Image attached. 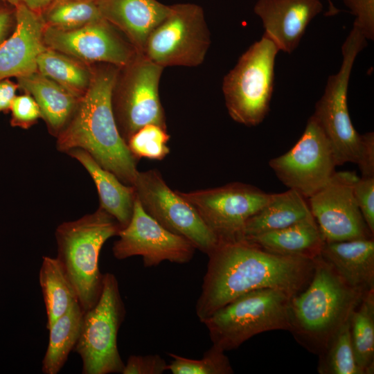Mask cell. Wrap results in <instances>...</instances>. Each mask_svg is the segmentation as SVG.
<instances>
[{"label":"cell","mask_w":374,"mask_h":374,"mask_svg":"<svg viewBox=\"0 0 374 374\" xmlns=\"http://www.w3.org/2000/svg\"><path fill=\"white\" fill-rule=\"evenodd\" d=\"M208 256L195 305L202 323L251 291L271 288L294 296L310 283L315 260L269 253L244 240L219 244Z\"/></svg>","instance_id":"obj_1"},{"label":"cell","mask_w":374,"mask_h":374,"mask_svg":"<svg viewBox=\"0 0 374 374\" xmlns=\"http://www.w3.org/2000/svg\"><path fill=\"white\" fill-rule=\"evenodd\" d=\"M114 65L100 69L91 79L73 116L57 136L58 150L80 148L123 184L132 186L139 173L137 159L121 136L112 97L118 71Z\"/></svg>","instance_id":"obj_2"},{"label":"cell","mask_w":374,"mask_h":374,"mask_svg":"<svg viewBox=\"0 0 374 374\" xmlns=\"http://www.w3.org/2000/svg\"><path fill=\"white\" fill-rule=\"evenodd\" d=\"M364 296L319 256L310 283L290 299V332L300 345L319 355Z\"/></svg>","instance_id":"obj_3"},{"label":"cell","mask_w":374,"mask_h":374,"mask_svg":"<svg viewBox=\"0 0 374 374\" xmlns=\"http://www.w3.org/2000/svg\"><path fill=\"white\" fill-rule=\"evenodd\" d=\"M121 229L118 222L99 207L78 220L62 222L55 230V258L73 285L84 312L96 303L102 291L103 274L98 265L100 250Z\"/></svg>","instance_id":"obj_4"},{"label":"cell","mask_w":374,"mask_h":374,"mask_svg":"<svg viewBox=\"0 0 374 374\" xmlns=\"http://www.w3.org/2000/svg\"><path fill=\"white\" fill-rule=\"evenodd\" d=\"M292 297L271 288L251 291L237 297L203 322L212 345L226 352L260 333L290 331Z\"/></svg>","instance_id":"obj_5"},{"label":"cell","mask_w":374,"mask_h":374,"mask_svg":"<svg viewBox=\"0 0 374 374\" xmlns=\"http://www.w3.org/2000/svg\"><path fill=\"white\" fill-rule=\"evenodd\" d=\"M279 50L265 36L254 42L224 76L222 91L231 118L246 126L259 125L271 99L276 57Z\"/></svg>","instance_id":"obj_6"},{"label":"cell","mask_w":374,"mask_h":374,"mask_svg":"<svg viewBox=\"0 0 374 374\" xmlns=\"http://www.w3.org/2000/svg\"><path fill=\"white\" fill-rule=\"evenodd\" d=\"M367 45L362 32L353 26L341 47L339 71L328 77L324 92L312 115L323 130L334 153L337 166L359 162L364 143L351 122L347 103L349 79L357 55Z\"/></svg>","instance_id":"obj_7"},{"label":"cell","mask_w":374,"mask_h":374,"mask_svg":"<svg viewBox=\"0 0 374 374\" xmlns=\"http://www.w3.org/2000/svg\"><path fill=\"white\" fill-rule=\"evenodd\" d=\"M125 316L117 278L112 273H105L98 301L83 314L73 350L82 359V373H122L125 364L118 349L117 336Z\"/></svg>","instance_id":"obj_8"},{"label":"cell","mask_w":374,"mask_h":374,"mask_svg":"<svg viewBox=\"0 0 374 374\" xmlns=\"http://www.w3.org/2000/svg\"><path fill=\"white\" fill-rule=\"evenodd\" d=\"M211 43L204 9L193 3L170 6L166 17L149 34L143 54L163 67L199 66Z\"/></svg>","instance_id":"obj_9"},{"label":"cell","mask_w":374,"mask_h":374,"mask_svg":"<svg viewBox=\"0 0 374 374\" xmlns=\"http://www.w3.org/2000/svg\"><path fill=\"white\" fill-rule=\"evenodd\" d=\"M125 71L114 85L112 104L116 123L122 138L127 143L131 136L148 124L167 129L159 87L163 68L137 53L134 59L123 66Z\"/></svg>","instance_id":"obj_10"},{"label":"cell","mask_w":374,"mask_h":374,"mask_svg":"<svg viewBox=\"0 0 374 374\" xmlns=\"http://www.w3.org/2000/svg\"><path fill=\"white\" fill-rule=\"evenodd\" d=\"M177 192L194 207L219 244L242 240L246 222L267 204L271 195L241 182Z\"/></svg>","instance_id":"obj_11"},{"label":"cell","mask_w":374,"mask_h":374,"mask_svg":"<svg viewBox=\"0 0 374 374\" xmlns=\"http://www.w3.org/2000/svg\"><path fill=\"white\" fill-rule=\"evenodd\" d=\"M144 211L169 231L209 255L219 244L194 207L172 190L156 169L139 171L132 185Z\"/></svg>","instance_id":"obj_12"},{"label":"cell","mask_w":374,"mask_h":374,"mask_svg":"<svg viewBox=\"0 0 374 374\" xmlns=\"http://www.w3.org/2000/svg\"><path fill=\"white\" fill-rule=\"evenodd\" d=\"M269 165L283 184L306 199L327 184L337 166L331 145L312 116L296 143Z\"/></svg>","instance_id":"obj_13"},{"label":"cell","mask_w":374,"mask_h":374,"mask_svg":"<svg viewBox=\"0 0 374 374\" xmlns=\"http://www.w3.org/2000/svg\"><path fill=\"white\" fill-rule=\"evenodd\" d=\"M354 171L335 172L327 184L310 196L308 206L325 242L374 237L357 204Z\"/></svg>","instance_id":"obj_14"},{"label":"cell","mask_w":374,"mask_h":374,"mask_svg":"<svg viewBox=\"0 0 374 374\" xmlns=\"http://www.w3.org/2000/svg\"><path fill=\"white\" fill-rule=\"evenodd\" d=\"M112 252L118 260L139 256L145 267L163 261L184 264L190 262L195 247L184 238L175 234L149 215L135 199L129 224L119 231Z\"/></svg>","instance_id":"obj_15"},{"label":"cell","mask_w":374,"mask_h":374,"mask_svg":"<svg viewBox=\"0 0 374 374\" xmlns=\"http://www.w3.org/2000/svg\"><path fill=\"white\" fill-rule=\"evenodd\" d=\"M106 20L72 30L45 26L44 42L49 48L89 62H100L123 67L137 54Z\"/></svg>","instance_id":"obj_16"},{"label":"cell","mask_w":374,"mask_h":374,"mask_svg":"<svg viewBox=\"0 0 374 374\" xmlns=\"http://www.w3.org/2000/svg\"><path fill=\"white\" fill-rule=\"evenodd\" d=\"M13 7L15 31L0 45V81L36 72L37 57L47 48L42 14L21 4Z\"/></svg>","instance_id":"obj_17"},{"label":"cell","mask_w":374,"mask_h":374,"mask_svg":"<svg viewBox=\"0 0 374 374\" xmlns=\"http://www.w3.org/2000/svg\"><path fill=\"white\" fill-rule=\"evenodd\" d=\"M323 8L321 0H257L253 11L262 21L263 35L279 51L292 53L308 24Z\"/></svg>","instance_id":"obj_18"},{"label":"cell","mask_w":374,"mask_h":374,"mask_svg":"<svg viewBox=\"0 0 374 374\" xmlns=\"http://www.w3.org/2000/svg\"><path fill=\"white\" fill-rule=\"evenodd\" d=\"M103 18L121 30L143 53L150 32L166 17L170 6L158 0H96Z\"/></svg>","instance_id":"obj_19"},{"label":"cell","mask_w":374,"mask_h":374,"mask_svg":"<svg viewBox=\"0 0 374 374\" xmlns=\"http://www.w3.org/2000/svg\"><path fill=\"white\" fill-rule=\"evenodd\" d=\"M354 290L374 289V239L324 242L320 255Z\"/></svg>","instance_id":"obj_20"},{"label":"cell","mask_w":374,"mask_h":374,"mask_svg":"<svg viewBox=\"0 0 374 374\" xmlns=\"http://www.w3.org/2000/svg\"><path fill=\"white\" fill-rule=\"evenodd\" d=\"M17 78L18 86L35 100L42 117L57 136L73 116L80 98L37 71Z\"/></svg>","instance_id":"obj_21"},{"label":"cell","mask_w":374,"mask_h":374,"mask_svg":"<svg viewBox=\"0 0 374 374\" xmlns=\"http://www.w3.org/2000/svg\"><path fill=\"white\" fill-rule=\"evenodd\" d=\"M87 170L96 186L100 206L125 227L131 220L136 199L133 186L121 182L112 172L100 166L85 150L80 148L66 152Z\"/></svg>","instance_id":"obj_22"},{"label":"cell","mask_w":374,"mask_h":374,"mask_svg":"<svg viewBox=\"0 0 374 374\" xmlns=\"http://www.w3.org/2000/svg\"><path fill=\"white\" fill-rule=\"evenodd\" d=\"M244 240L269 253L311 260L321 255L325 242L314 218Z\"/></svg>","instance_id":"obj_23"},{"label":"cell","mask_w":374,"mask_h":374,"mask_svg":"<svg viewBox=\"0 0 374 374\" xmlns=\"http://www.w3.org/2000/svg\"><path fill=\"white\" fill-rule=\"evenodd\" d=\"M312 218L306 198L299 192L271 193L267 204L246 222L244 239Z\"/></svg>","instance_id":"obj_24"},{"label":"cell","mask_w":374,"mask_h":374,"mask_svg":"<svg viewBox=\"0 0 374 374\" xmlns=\"http://www.w3.org/2000/svg\"><path fill=\"white\" fill-rule=\"evenodd\" d=\"M83 314L75 301L48 329V344L42 363L43 373L57 374L64 366L78 343Z\"/></svg>","instance_id":"obj_25"},{"label":"cell","mask_w":374,"mask_h":374,"mask_svg":"<svg viewBox=\"0 0 374 374\" xmlns=\"http://www.w3.org/2000/svg\"><path fill=\"white\" fill-rule=\"evenodd\" d=\"M46 312V328L78 301L76 291L56 258L44 256L39 272Z\"/></svg>","instance_id":"obj_26"},{"label":"cell","mask_w":374,"mask_h":374,"mask_svg":"<svg viewBox=\"0 0 374 374\" xmlns=\"http://www.w3.org/2000/svg\"><path fill=\"white\" fill-rule=\"evenodd\" d=\"M356 363L362 374L374 373V289L362 297L350 317Z\"/></svg>","instance_id":"obj_27"},{"label":"cell","mask_w":374,"mask_h":374,"mask_svg":"<svg viewBox=\"0 0 374 374\" xmlns=\"http://www.w3.org/2000/svg\"><path fill=\"white\" fill-rule=\"evenodd\" d=\"M37 66L39 73L79 98L86 92L92 76L88 70L73 60L49 48L38 56Z\"/></svg>","instance_id":"obj_28"},{"label":"cell","mask_w":374,"mask_h":374,"mask_svg":"<svg viewBox=\"0 0 374 374\" xmlns=\"http://www.w3.org/2000/svg\"><path fill=\"white\" fill-rule=\"evenodd\" d=\"M46 26L72 30L104 19L96 0H53L41 13Z\"/></svg>","instance_id":"obj_29"},{"label":"cell","mask_w":374,"mask_h":374,"mask_svg":"<svg viewBox=\"0 0 374 374\" xmlns=\"http://www.w3.org/2000/svg\"><path fill=\"white\" fill-rule=\"evenodd\" d=\"M319 357V374H362L355 361L350 318L336 332Z\"/></svg>","instance_id":"obj_30"},{"label":"cell","mask_w":374,"mask_h":374,"mask_svg":"<svg viewBox=\"0 0 374 374\" xmlns=\"http://www.w3.org/2000/svg\"><path fill=\"white\" fill-rule=\"evenodd\" d=\"M172 359L168 371L172 374H232L233 369L225 352L214 345L199 359L168 353Z\"/></svg>","instance_id":"obj_31"},{"label":"cell","mask_w":374,"mask_h":374,"mask_svg":"<svg viewBox=\"0 0 374 374\" xmlns=\"http://www.w3.org/2000/svg\"><path fill=\"white\" fill-rule=\"evenodd\" d=\"M169 139L167 129L157 125L148 124L133 134L127 145L137 160L141 158L162 160L170 153L167 145Z\"/></svg>","instance_id":"obj_32"},{"label":"cell","mask_w":374,"mask_h":374,"mask_svg":"<svg viewBox=\"0 0 374 374\" xmlns=\"http://www.w3.org/2000/svg\"><path fill=\"white\" fill-rule=\"evenodd\" d=\"M353 193L364 221L374 234V176L359 177Z\"/></svg>","instance_id":"obj_33"},{"label":"cell","mask_w":374,"mask_h":374,"mask_svg":"<svg viewBox=\"0 0 374 374\" xmlns=\"http://www.w3.org/2000/svg\"><path fill=\"white\" fill-rule=\"evenodd\" d=\"M10 110L12 114L11 124L23 128L28 127L42 116L37 102L30 94L15 96Z\"/></svg>","instance_id":"obj_34"},{"label":"cell","mask_w":374,"mask_h":374,"mask_svg":"<svg viewBox=\"0 0 374 374\" xmlns=\"http://www.w3.org/2000/svg\"><path fill=\"white\" fill-rule=\"evenodd\" d=\"M345 6L355 17L353 26L366 39L374 38V0H343Z\"/></svg>","instance_id":"obj_35"},{"label":"cell","mask_w":374,"mask_h":374,"mask_svg":"<svg viewBox=\"0 0 374 374\" xmlns=\"http://www.w3.org/2000/svg\"><path fill=\"white\" fill-rule=\"evenodd\" d=\"M168 364L159 355H130L125 364L122 374H162L168 371Z\"/></svg>","instance_id":"obj_36"},{"label":"cell","mask_w":374,"mask_h":374,"mask_svg":"<svg viewBox=\"0 0 374 374\" xmlns=\"http://www.w3.org/2000/svg\"><path fill=\"white\" fill-rule=\"evenodd\" d=\"M364 136V147L357 165L362 176L372 177L374 176V133L367 132Z\"/></svg>","instance_id":"obj_37"},{"label":"cell","mask_w":374,"mask_h":374,"mask_svg":"<svg viewBox=\"0 0 374 374\" xmlns=\"http://www.w3.org/2000/svg\"><path fill=\"white\" fill-rule=\"evenodd\" d=\"M17 85L7 80L0 81V112L10 109Z\"/></svg>","instance_id":"obj_38"},{"label":"cell","mask_w":374,"mask_h":374,"mask_svg":"<svg viewBox=\"0 0 374 374\" xmlns=\"http://www.w3.org/2000/svg\"><path fill=\"white\" fill-rule=\"evenodd\" d=\"M12 6L24 5L30 10L42 13L53 0H6Z\"/></svg>","instance_id":"obj_39"},{"label":"cell","mask_w":374,"mask_h":374,"mask_svg":"<svg viewBox=\"0 0 374 374\" xmlns=\"http://www.w3.org/2000/svg\"><path fill=\"white\" fill-rule=\"evenodd\" d=\"M12 12L5 7H0V45L5 40V37L12 23Z\"/></svg>","instance_id":"obj_40"},{"label":"cell","mask_w":374,"mask_h":374,"mask_svg":"<svg viewBox=\"0 0 374 374\" xmlns=\"http://www.w3.org/2000/svg\"><path fill=\"white\" fill-rule=\"evenodd\" d=\"M328 3V10L325 12V15L328 17L334 16L339 12V10L334 5L332 0H326Z\"/></svg>","instance_id":"obj_41"},{"label":"cell","mask_w":374,"mask_h":374,"mask_svg":"<svg viewBox=\"0 0 374 374\" xmlns=\"http://www.w3.org/2000/svg\"><path fill=\"white\" fill-rule=\"evenodd\" d=\"M6 1V0H0V1Z\"/></svg>","instance_id":"obj_42"}]
</instances>
